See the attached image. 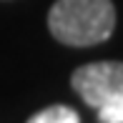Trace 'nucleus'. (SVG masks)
<instances>
[{"label":"nucleus","mask_w":123,"mask_h":123,"mask_svg":"<svg viewBox=\"0 0 123 123\" xmlns=\"http://www.w3.org/2000/svg\"><path fill=\"white\" fill-rule=\"evenodd\" d=\"M28 123H80V116L68 105H50V108L35 113Z\"/></svg>","instance_id":"7ed1b4c3"},{"label":"nucleus","mask_w":123,"mask_h":123,"mask_svg":"<svg viewBox=\"0 0 123 123\" xmlns=\"http://www.w3.org/2000/svg\"><path fill=\"white\" fill-rule=\"evenodd\" d=\"M48 28L63 45H98L116 28V8L111 0H58L48 13Z\"/></svg>","instance_id":"f257e3e1"},{"label":"nucleus","mask_w":123,"mask_h":123,"mask_svg":"<svg viewBox=\"0 0 123 123\" xmlns=\"http://www.w3.org/2000/svg\"><path fill=\"white\" fill-rule=\"evenodd\" d=\"M70 86L91 108H103L123 98V63L100 60V63L80 65L70 75Z\"/></svg>","instance_id":"f03ea898"},{"label":"nucleus","mask_w":123,"mask_h":123,"mask_svg":"<svg viewBox=\"0 0 123 123\" xmlns=\"http://www.w3.org/2000/svg\"><path fill=\"white\" fill-rule=\"evenodd\" d=\"M98 118L100 123H123V98L98 108Z\"/></svg>","instance_id":"20e7f679"}]
</instances>
